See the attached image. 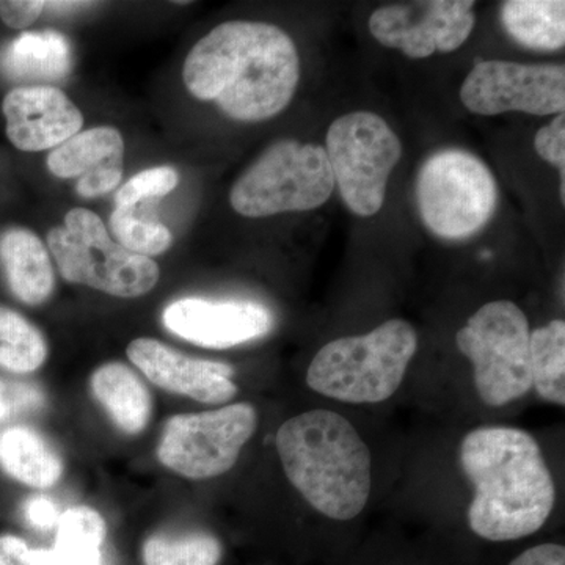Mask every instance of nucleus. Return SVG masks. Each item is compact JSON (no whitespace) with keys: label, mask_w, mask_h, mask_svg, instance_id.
Wrapping results in <instances>:
<instances>
[{"label":"nucleus","mask_w":565,"mask_h":565,"mask_svg":"<svg viewBox=\"0 0 565 565\" xmlns=\"http://www.w3.org/2000/svg\"><path fill=\"white\" fill-rule=\"evenodd\" d=\"M141 557L145 565H217L222 545L211 534H156L145 541Z\"/></svg>","instance_id":"nucleus-25"},{"label":"nucleus","mask_w":565,"mask_h":565,"mask_svg":"<svg viewBox=\"0 0 565 565\" xmlns=\"http://www.w3.org/2000/svg\"><path fill=\"white\" fill-rule=\"evenodd\" d=\"M300 79L296 43L259 21H228L189 52L182 81L202 102H214L237 121L269 120L292 102Z\"/></svg>","instance_id":"nucleus-1"},{"label":"nucleus","mask_w":565,"mask_h":565,"mask_svg":"<svg viewBox=\"0 0 565 565\" xmlns=\"http://www.w3.org/2000/svg\"><path fill=\"white\" fill-rule=\"evenodd\" d=\"M332 167L321 145L280 140L245 170L230 192V203L244 217L318 210L332 196Z\"/></svg>","instance_id":"nucleus-5"},{"label":"nucleus","mask_w":565,"mask_h":565,"mask_svg":"<svg viewBox=\"0 0 565 565\" xmlns=\"http://www.w3.org/2000/svg\"><path fill=\"white\" fill-rule=\"evenodd\" d=\"M17 388L0 379V424L18 414Z\"/></svg>","instance_id":"nucleus-33"},{"label":"nucleus","mask_w":565,"mask_h":565,"mask_svg":"<svg viewBox=\"0 0 565 565\" xmlns=\"http://www.w3.org/2000/svg\"><path fill=\"white\" fill-rule=\"evenodd\" d=\"M505 32L535 51L563 50L565 2L563 0H509L501 7Z\"/></svg>","instance_id":"nucleus-21"},{"label":"nucleus","mask_w":565,"mask_h":565,"mask_svg":"<svg viewBox=\"0 0 565 565\" xmlns=\"http://www.w3.org/2000/svg\"><path fill=\"white\" fill-rule=\"evenodd\" d=\"M90 390L121 433H143L152 414L151 394L131 367L106 363L93 373Z\"/></svg>","instance_id":"nucleus-18"},{"label":"nucleus","mask_w":565,"mask_h":565,"mask_svg":"<svg viewBox=\"0 0 565 565\" xmlns=\"http://www.w3.org/2000/svg\"><path fill=\"white\" fill-rule=\"evenodd\" d=\"M460 465L473 482L468 525L490 542L537 533L552 515L556 486L541 446L516 427L471 430L460 445Z\"/></svg>","instance_id":"nucleus-2"},{"label":"nucleus","mask_w":565,"mask_h":565,"mask_svg":"<svg viewBox=\"0 0 565 565\" xmlns=\"http://www.w3.org/2000/svg\"><path fill=\"white\" fill-rule=\"evenodd\" d=\"M136 206H117L110 215V230L117 244L136 255H162L172 245V233L159 222L143 221L136 215Z\"/></svg>","instance_id":"nucleus-26"},{"label":"nucleus","mask_w":565,"mask_h":565,"mask_svg":"<svg viewBox=\"0 0 565 565\" xmlns=\"http://www.w3.org/2000/svg\"><path fill=\"white\" fill-rule=\"evenodd\" d=\"M416 203L424 225L441 239L462 241L492 221L498 184L473 152L445 148L424 161L416 178Z\"/></svg>","instance_id":"nucleus-6"},{"label":"nucleus","mask_w":565,"mask_h":565,"mask_svg":"<svg viewBox=\"0 0 565 565\" xmlns=\"http://www.w3.org/2000/svg\"><path fill=\"white\" fill-rule=\"evenodd\" d=\"M277 451L282 470L319 514L348 522L371 493V452L344 416L310 411L281 424Z\"/></svg>","instance_id":"nucleus-3"},{"label":"nucleus","mask_w":565,"mask_h":565,"mask_svg":"<svg viewBox=\"0 0 565 565\" xmlns=\"http://www.w3.org/2000/svg\"><path fill=\"white\" fill-rule=\"evenodd\" d=\"M530 340V321L509 300L486 303L457 332V348L473 364L482 403L503 407L533 388Z\"/></svg>","instance_id":"nucleus-7"},{"label":"nucleus","mask_w":565,"mask_h":565,"mask_svg":"<svg viewBox=\"0 0 565 565\" xmlns=\"http://www.w3.org/2000/svg\"><path fill=\"white\" fill-rule=\"evenodd\" d=\"M256 426L258 415L247 403L174 415L163 426L159 462L182 478H217L236 465Z\"/></svg>","instance_id":"nucleus-10"},{"label":"nucleus","mask_w":565,"mask_h":565,"mask_svg":"<svg viewBox=\"0 0 565 565\" xmlns=\"http://www.w3.org/2000/svg\"><path fill=\"white\" fill-rule=\"evenodd\" d=\"M95 3L92 2H44V9L52 11H58V13H70V11H79L82 9H88Z\"/></svg>","instance_id":"nucleus-34"},{"label":"nucleus","mask_w":565,"mask_h":565,"mask_svg":"<svg viewBox=\"0 0 565 565\" xmlns=\"http://www.w3.org/2000/svg\"><path fill=\"white\" fill-rule=\"evenodd\" d=\"M2 111L7 136L21 151L54 150L84 126L79 107L51 85L14 88L3 99Z\"/></svg>","instance_id":"nucleus-15"},{"label":"nucleus","mask_w":565,"mask_h":565,"mask_svg":"<svg viewBox=\"0 0 565 565\" xmlns=\"http://www.w3.org/2000/svg\"><path fill=\"white\" fill-rule=\"evenodd\" d=\"M54 177L77 178L76 192L96 199L114 191L125 169V140L115 128H93L77 132L47 156Z\"/></svg>","instance_id":"nucleus-16"},{"label":"nucleus","mask_w":565,"mask_h":565,"mask_svg":"<svg viewBox=\"0 0 565 565\" xmlns=\"http://www.w3.org/2000/svg\"><path fill=\"white\" fill-rule=\"evenodd\" d=\"M0 468L14 481L33 489H51L65 470L58 452L28 426H11L0 433Z\"/></svg>","instance_id":"nucleus-19"},{"label":"nucleus","mask_w":565,"mask_h":565,"mask_svg":"<svg viewBox=\"0 0 565 565\" xmlns=\"http://www.w3.org/2000/svg\"><path fill=\"white\" fill-rule=\"evenodd\" d=\"M535 152L541 156L544 161L555 166L563 174H565V115L559 114L544 128L539 129L534 137Z\"/></svg>","instance_id":"nucleus-28"},{"label":"nucleus","mask_w":565,"mask_h":565,"mask_svg":"<svg viewBox=\"0 0 565 565\" xmlns=\"http://www.w3.org/2000/svg\"><path fill=\"white\" fill-rule=\"evenodd\" d=\"M509 565H565V548L557 544L533 546Z\"/></svg>","instance_id":"nucleus-32"},{"label":"nucleus","mask_w":565,"mask_h":565,"mask_svg":"<svg viewBox=\"0 0 565 565\" xmlns=\"http://www.w3.org/2000/svg\"><path fill=\"white\" fill-rule=\"evenodd\" d=\"M44 10L40 0H6L0 2V18L11 29H25L33 24Z\"/></svg>","instance_id":"nucleus-30"},{"label":"nucleus","mask_w":565,"mask_h":565,"mask_svg":"<svg viewBox=\"0 0 565 565\" xmlns=\"http://www.w3.org/2000/svg\"><path fill=\"white\" fill-rule=\"evenodd\" d=\"M0 262L11 292L28 305H41L54 291L55 278L50 253L29 230H10L0 237Z\"/></svg>","instance_id":"nucleus-17"},{"label":"nucleus","mask_w":565,"mask_h":565,"mask_svg":"<svg viewBox=\"0 0 565 565\" xmlns=\"http://www.w3.org/2000/svg\"><path fill=\"white\" fill-rule=\"evenodd\" d=\"M323 150L349 210L362 217L377 214L403 158V145L388 122L373 111H351L330 125Z\"/></svg>","instance_id":"nucleus-9"},{"label":"nucleus","mask_w":565,"mask_h":565,"mask_svg":"<svg viewBox=\"0 0 565 565\" xmlns=\"http://www.w3.org/2000/svg\"><path fill=\"white\" fill-rule=\"evenodd\" d=\"M163 326L170 332L211 349H228L266 337L273 330L274 316L262 303L212 302L185 297L163 310Z\"/></svg>","instance_id":"nucleus-13"},{"label":"nucleus","mask_w":565,"mask_h":565,"mask_svg":"<svg viewBox=\"0 0 565 565\" xmlns=\"http://www.w3.org/2000/svg\"><path fill=\"white\" fill-rule=\"evenodd\" d=\"M460 102L473 114L493 117L505 111L564 114L563 65H522L504 61L476 63L460 87Z\"/></svg>","instance_id":"nucleus-11"},{"label":"nucleus","mask_w":565,"mask_h":565,"mask_svg":"<svg viewBox=\"0 0 565 565\" xmlns=\"http://www.w3.org/2000/svg\"><path fill=\"white\" fill-rule=\"evenodd\" d=\"M47 245L65 280L110 296H145L161 277L158 263L114 243L99 215L84 207L71 210L65 225L47 233Z\"/></svg>","instance_id":"nucleus-8"},{"label":"nucleus","mask_w":565,"mask_h":565,"mask_svg":"<svg viewBox=\"0 0 565 565\" xmlns=\"http://www.w3.org/2000/svg\"><path fill=\"white\" fill-rule=\"evenodd\" d=\"M129 360L151 384L203 404L233 399L237 386L230 364L192 359L151 338H137L126 349Z\"/></svg>","instance_id":"nucleus-14"},{"label":"nucleus","mask_w":565,"mask_h":565,"mask_svg":"<svg viewBox=\"0 0 565 565\" xmlns=\"http://www.w3.org/2000/svg\"><path fill=\"white\" fill-rule=\"evenodd\" d=\"M475 2L427 0L381 7L371 14L370 32L382 46L411 58L455 52L475 29Z\"/></svg>","instance_id":"nucleus-12"},{"label":"nucleus","mask_w":565,"mask_h":565,"mask_svg":"<svg viewBox=\"0 0 565 565\" xmlns=\"http://www.w3.org/2000/svg\"><path fill=\"white\" fill-rule=\"evenodd\" d=\"M0 565H55L51 550H35L13 534L0 535Z\"/></svg>","instance_id":"nucleus-29"},{"label":"nucleus","mask_w":565,"mask_h":565,"mask_svg":"<svg viewBox=\"0 0 565 565\" xmlns=\"http://www.w3.org/2000/svg\"><path fill=\"white\" fill-rule=\"evenodd\" d=\"M106 534V522L95 509L76 505L63 512L51 550L55 565H102Z\"/></svg>","instance_id":"nucleus-22"},{"label":"nucleus","mask_w":565,"mask_h":565,"mask_svg":"<svg viewBox=\"0 0 565 565\" xmlns=\"http://www.w3.org/2000/svg\"><path fill=\"white\" fill-rule=\"evenodd\" d=\"M531 375L546 403L565 405V322L556 319L531 332Z\"/></svg>","instance_id":"nucleus-23"},{"label":"nucleus","mask_w":565,"mask_h":565,"mask_svg":"<svg viewBox=\"0 0 565 565\" xmlns=\"http://www.w3.org/2000/svg\"><path fill=\"white\" fill-rule=\"evenodd\" d=\"M180 181L177 170L170 167H154L137 173L118 189L115 195L117 206H137L141 200L150 196H163L173 191Z\"/></svg>","instance_id":"nucleus-27"},{"label":"nucleus","mask_w":565,"mask_h":565,"mask_svg":"<svg viewBox=\"0 0 565 565\" xmlns=\"http://www.w3.org/2000/svg\"><path fill=\"white\" fill-rule=\"evenodd\" d=\"M71 65L70 41L54 31L22 33L0 58L3 73L11 79L62 81Z\"/></svg>","instance_id":"nucleus-20"},{"label":"nucleus","mask_w":565,"mask_h":565,"mask_svg":"<svg viewBox=\"0 0 565 565\" xmlns=\"http://www.w3.org/2000/svg\"><path fill=\"white\" fill-rule=\"evenodd\" d=\"M418 349V333L404 319H390L362 337L330 341L307 371L313 392L348 404H377L403 384Z\"/></svg>","instance_id":"nucleus-4"},{"label":"nucleus","mask_w":565,"mask_h":565,"mask_svg":"<svg viewBox=\"0 0 565 565\" xmlns=\"http://www.w3.org/2000/svg\"><path fill=\"white\" fill-rule=\"evenodd\" d=\"M46 359L43 333L17 311L0 307V367L29 374L40 370Z\"/></svg>","instance_id":"nucleus-24"},{"label":"nucleus","mask_w":565,"mask_h":565,"mask_svg":"<svg viewBox=\"0 0 565 565\" xmlns=\"http://www.w3.org/2000/svg\"><path fill=\"white\" fill-rule=\"evenodd\" d=\"M24 515L28 522L39 530H50L57 525L61 519L57 504L46 497H32L24 505Z\"/></svg>","instance_id":"nucleus-31"}]
</instances>
